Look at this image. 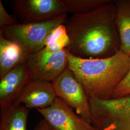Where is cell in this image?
Returning <instances> with one entry per match:
<instances>
[{"label":"cell","instance_id":"obj_1","mask_svg":"<svg viewBox=\"0 0 130 130\" xmlns=\"http://www.w3.org/2000/svg\"><path fill=\"white\" fill-rule=\"evenodd\" d=\"M115 2L68 18L65 25L70 42L66 49L75 57L90 59L110 57L120 51Z\"/></svg>","mask_w":130,"mask_h":130},{"label":"cell","instance_id":"obj_2","mask_svg":"<svg viewBox=\"0 0 130 130\" xmlns=\"http://www.w3.org/2000/svg\"><path fill=\"white\" fill-rule=\"evenodd\" d=\"M66 50L69 67L89 99H112L115 89L130 69V56L120 50L108 58L84 59L75 57Z\"/></svg>","mask_w":130,"mask_h":130},{"label":"cell","instance_id":"obj_3","mask_svg":"<svg viewBox=\"0 0 130 130\" xmlns=\"http://www.w3.org/2000/svg\"><path fill=\"white\" fill-rule=\"evenodd\" d=\"M90 103L95 130H130V94Z\"/></svg>","mask_w":130,"mask_h":130},{"label":"cell","instance_id":"obj_4","mask_svg":"<svg viewBox=\"0 0 130 130\" xmlns=\"http://www.w3.org/2000/svg\"><path fill=\"white\" fill-rule=\"evenodd\" d=\"M68 18V14H66L46 21L20 23L1 28L0 32L5 38L22 45L31 55L44 48L47 36L54 28L65 24Z\"/></svg>","mask_w":130,"mask_h":130},{"label":"cell","instance_id":"obj_5","mask_svg":"<svg viewBox=\"0 0 130 130\" xmlns=\"http://www.w3.org/2000/svg\"><path fill=\"white\" fill-rule=\"evenodd\" d=\"M52 83L57 97L74 109L78 115L92 125V114L90 100L69 67Z\"/></svg>","mask_w":130,"mask_h":130},{"label":"cell","instance_id":"obj_6","mask_svg":"<svg viewBox=\"0 0 130 130\" xmlns=\"http://www.w3.org/2000/svg\"><path fill=\"white\" fill-rule=\"evenodd\" d=\"M12 4L20 24L46 21L68 13L61 0H14Z\"/></svg>","mask_w":130,"mask_h":130},{"label":"cell","instance_id":"obj_7","mask_svg":"<svg viewBox=\"0 0 130 130\" xmlns=\"http://www.w3.org/2000/svg\"><path fill=\"white\" fill-rule=\"evenodd\" d=\"M33 80L52 82L69 68L66 50L52 53L44 48L30 55L26 63Z\"/></svg>","mask_w":130,"mask_h":130},{"label":"cell","instance_id":"obj_8","mask_svg":"<svg viewBox=\"0 0 130 130\" xmlns=\"http://www.w3.org/2000/svg\"><path fill=\"white\" fill-rule=\"evenodd\" d=\"M37 110L55 130H95L58 97L51 106Z\"/></svg>","mask_w":130,"mask_h":130},{"label":"cell","instance_id":"obj_9","mask_svg":"<svg viewBox=\"0 0 130 130\" xmlns=\"http://www.w3.org/2000/svg\"><path fill=\"white\" fill-rule=\"evenodd\" d=\"M57 96L51 82L32 79L13 102V106L22 105L28 109H43L51 106Z\"/></svg>","mask_w":130,"mask_h":130},{"label":"cell","instance_id":"obj_10","mask_svg":"<svg viewBox=\"0 0 130 130\" xmlns=\"http://www.w3.org/2000/svg\"><path fill=\"white\" fill-rule=\"evenodd\" d=\"M0 79L1 107L12 106L15 98L32 79L26 63L15 67Z\"/></svg>","mask_w":130,"mask_h":130},{"label":"cell","instance_id":"obj_11","mask_svg":"<svg viewBox=\"0 0 130 130\" xmlns=\"http://www.w3.org/2000/svg\"><path fill=\"white\" fill-rule=\"evenodd\" d=\"M30 55L22 45L0 32V78L18 65L26 63Z\"/></svg>","mask_w":130,"mask_h":130},{"label":"cell","instance_id":"obj_12","mask_svg":"<svg viewBox=\"0 0 130 130\" xmlns=\"http://www.w3.org/2000/svg\"><path fill=\"white\" fill-rule=\"evenodd\" d=\"M29 111L22 105L1 107L0 130H27Z\"/></svg>","mask_w":130,"mask_h":130},{"label":"cell","instance_id":"obj_13","mask_svg":"<svg viewBox=\"0 0 130 130\" xmlns=\"http://www.w3.org/2000/svg\"><path fill=\"white\" fill-rule=\"evenodd\" d=\"M115 3V24L120 39V50L130 56V0H117Z\"/></svg>","mask_w":130,"mask_h":130},{"label":"cell","instance_id":"obj_14","mask_svg":"<svg viewBox=\"0 0 130 130\" xmlns=\"http://www.w3.org/2000/svg\"><path fill=\"white\" fill-rule=\"evenodd\" d=\"M70 38L65 24L54 28L47 36L44 48L52 53H57L65 50L70 44Z\"/></svg>","mask_w":130,"mask_h":130},{"label":"cell","instance_id":"obj_15","mask_svg":"<svg viewBox=\"0 0 130 130\" xmlns=\"http://www.w3.org/2000/svg\"><path fill=\"white\" fill-rule=\"evenodd\" d=\"M68 13L72 14H85L113 2L112 0H61Z\"/></svg>","mask_w":130,"mask_h":130},{"label":"cell","instance_id":"obj_16","mask_svg":"<svg viewBox=\"0 0 130 130\" xmlns=\"http://www.w3.org/2000/svg\"><path fill=\"white\" fill-rule=\"evenodd\" d=\"M130 94V69L125 77L115 89L113 93V98H122Z\"/></svg>","mask_w":130,"mask_h":130},{"label":"cell","instance_id":"obj_17","mask_svg":"<svg viewBox=\"0 0 130 130\" xmlns=\"http://www.w3.org/2000/svg\"><path fill=\"white\" fill-rule=\"evenodd\" d=\"M17 18L14 15H11L7 13L4 5L0 0V28L19 24Z\"/></svg>","mask_w":130,"mask_h":130},{"label":"cell","instance_id":"obj_18","mask_svg":"<svg viewBox=\"0 0 130 130\" xmlns=\"http://www.w3.org/2000/svg\"><path fill=\"white\" fill-rule=\"evenodd\" d=\"M33 130H55L43 119L38 122Z\"/></svg>","mask_w":130,"mask_h":130}]
</instances>
